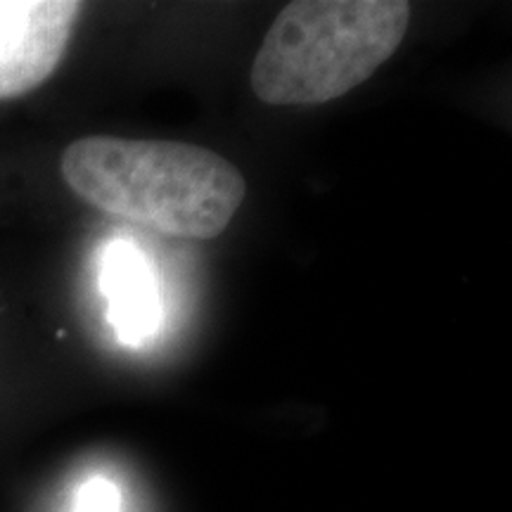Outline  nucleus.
I'll return each mask as SVG.
<instances>
[{
	"label": "nucleus",
	"mask_w": 512,
	"mask_h": 512,
	"mask_svg": "<svg viewBox=\"0 0 512 512\" xmlns=\"http://www.w3.org/2000/svg\"><path fill=\"white\" fill-rule=\"evenodd\" d=\"M60 171L86 204L171 238H219L247 195L233 162L176 140L88 136L64 150Z\"/></svg>",
	"instance_id": "f257e3e1"
},
{
	"label": "nucleus",
	"mask_w": 512,
	"mask_h": 512,
	"mask_svg": "<svg viewBox=\"0 0 512 512\" xmlns=\"http://www.w3.org/2000/svg\"><path fill=\"white\" fill-rule=\"evenodd\" d=\"M403 0H297L285 5L252 64L266 105H323L368 81L406 38Z\"/></svg>",
	"instance_id": "f03ea898"
},
{
	"label": "nucleus",
	"mask_w": 512,
	"mask_h": 512,
	"mask_svg": "<svg viewBox=\"0 0 512 512\" xmlns=\"http://www.w3.org/2000/svg\"><path fill=\"white\" fill-rule=\"evenodd\" d=\"M83 10L74 0H0V100L46 83Z\"/></svg>",
	"instance_id": "7ed1b4c3"
},
{
	"label": "nucleus",
	"mask_w": 512,
	"mask_h": 512,
	"mask_svg": "<svg viewBox=\"0 0 512 512\" xmlns=\"http://www.w3.org/2000/svg\"><path fill=\"white\" fill-rule=\"evenodd\" d=\"M102 292L121 342L138 347L159 328V294L150 266L128 242H112L102 256Z\"/></svg>",
	"instance_id": "20e7f679"
},
{
	"label": "nucleus",
	"mask_w": 512,
	"mask_h": 512,
	"mask_svg": "<svg viewBox=\"0 0 512 512\" xmlns=\"http://www.w3.org/2000/svg\"><path fill=\"white\" fill-rule=\"evenodd\" d=\"M74 512H121V496L117 486L102 477L91 479L79 491Z\"/></svg>",
	"instance_id": "39448f33"
}]
</instances>
